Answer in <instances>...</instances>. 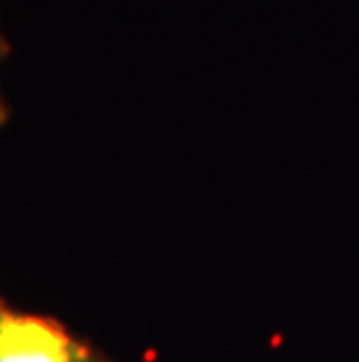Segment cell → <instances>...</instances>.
Wrapping results in <instances>:
<instances>
[{
	"mask_svg": "<svg viewBox=\"0 0 359 362\" xmlns=\"http://www.w3.org/2000/svg\"><path fill=\"white\" fill-rule=\"evenodd\" d=\"M0 362H94L54 322L0 313Z\"/></svg>",
	"mask_w": 359,
	"mask_h": 362,
	"instance_id": "1",
	"label": "cell"
}]
</instances>
